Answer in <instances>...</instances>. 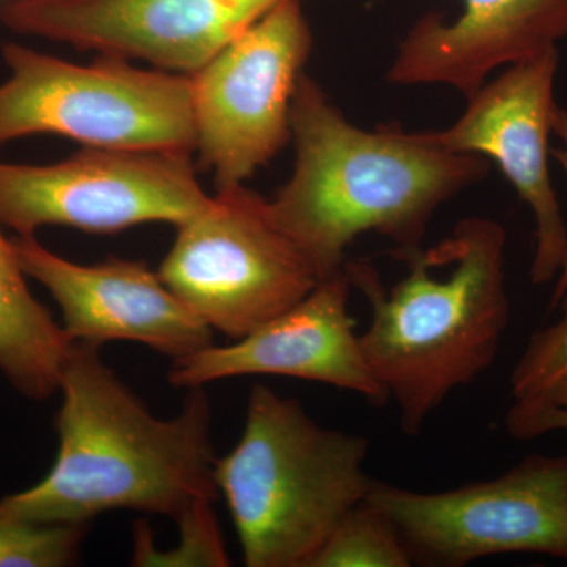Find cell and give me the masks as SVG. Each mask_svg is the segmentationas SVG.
Masks as SVG:
<instances>
[{
  "label": "cell",
  "instance_id": "9c48e42d",
  "mask_svg": "<svg viewBox=\"0 0 567 567\" xmlns=\"http://www.w3.org/2000/svg\"><path fill=\"white\" fill-rule=\"evenodd\" d=\"M208 200L189 153L82 147L44 166L0 162V224L18 237L43 226L89 234L181 226Z\"/></svg>",
  "mask_w": 567,
  "mask_h": 567
},
{
  "label": "cell",
  "instance_id": "6da1fadb",
  "mask_svg": "<svg viewBox=\"0 0 567 567\" xmlns=\"http://www.w3.org/2000/svg\"><path fill=\"white\" fill-rule=\"evenodd\" d=\"M290 128L293 173L268 204L319 281L344 271L347 249L360 235L417 248L435 212L483 182L491 167L484 156L439 147L424 132L350 123L306 73L295 89Z\"/></svg>",
  "mask_w": 567,
  "mask_h": 567
},
{
  "label": "cell",
  "instance_id": "4fadbf2b",
  "mask_svg": "<svg viewBox=\"0 0 567 567\" xmlns=\"http://www.w3.org/2000/svg\"><path fill=\"white\" fill-rule=\"evenodd\" d=\"M346 270L317 284L300 303L260 324L233 346H208L173 361L174 388H204L245 375H279L350 391L375 405L388 402L372 375L349 312Z\"/></svg>",
  "mask_w": 567,
  "mask_h": 567
},
{
  "label": "cell",
  "instance_id": "44dd1931",
  "mask_svg": "<svg viewBox=\"0 0 567 567\" xmlns=\"http://www.w3.org/2000/svg\"><path fill=\"white\" fill-rule=\"evenodd\" d=\"M554 134L558 137L559 142H561V147L557 148V151L551 152V155L555 156V159L561 166L563 173L566 174L567 177V110L565 107H559L557 115H555L554 123ZM567 292V254L565 262H563L561 270L557 276V279L554 281V292H551L550 300V311L555 305L558 303L559 298L563 297Z\"/></svg>",
  "mask_w": 567,
  "mask_h": 567
},
{
  "label": "cell",
  "instance_id": "ba28073f",
  "mask_svg": "<svg viewBox=\"0 0 567 567\" xmlns=\"http://www.w3.org/2000/svg\"><path fill=\"white\" fill-rule=\"evenodd\" d=\"M312 43L303 0H281L189 74L196 152L216 189L245 185L292 141L295 89Z\"/></svg>",
  "mask_w": 567,
  "mask_h": 567
},
{
  "label": "cell",
  "instance_id": "2e32d148",
  "mask_svg": "<svg viewBox=\"0 0 567 567\" xmlns=\"http://www.w3.org/2000/svg\"><path fill=\"white\" fill-rule=\"evenodd\" d=\"M401 532L382 509L364 499L353 507L317 551L309 567H410Z\"/></svg>",
  "mask_w": 567,
  "mask_h": 567
},
{
  "label": "cell",
  "instance_id": "7402d4cb",
  "mask_svg": "<svg viewBox=\"0 0 567 567\" xmlns=\"http://www.w3.org/2000/svg\"><path fill=\"white\" fill-rule=\"evenodd\" d=\"M520 401H539L546 404L561 406L567 410V375L559 379L554 386L548 388L546 393L536 395V398L520 399Z\"/></svg>",
  "mask_w": 567,
  "mask_h": 567
},
{
  "label": "cell",
  "instance_id": "5bb4252c",
  "mask_svg": "<svg viewBox=\"0 0 567 567\" xmlns=\"http://www.w3.org/2000/svg\"><path fill=\"white\" fill-rule=\"evenodd\" d=\"M566 37L567 0H462L456 20L427 13L406 31L386 81L446 85L470 99L492 71L535 59Z\"/></svg>",
  "mask_w": 567,
  "mask_h": 567
},
{
  "label": "cell",
  "instance_id": "603a6c76",
  "mask_svg": "<svg viewBox=\"0 0 567 567\" xmlns=\"http://www.w3.org/2000/svg\"><path fill=\"white\" fill-rule=\"evenodd\" d=\"M3 2H6V0H0V6H2Z\"/></svg>",
  "mask_w": 567,
  "mask_h": 567
},
{
  "label": "cell",
  "instance_id": "ffe728a7",
  "mask_svg": "<svg viewBox=\"0 0 567 567\" xmlns=\"http://www.w3.org/2000/svg\"><path fill=\"white\" fill-rule=\"evenodd\" d=\"M507 434L532 440L550 432H567V410L539 401H514L506 412Z\"/></svg>",
  "mask_w": 567,
  "mask_h": 567
},
{
  "label": "cell",
  "instance_id": "ac0fdd59",
  "mask_svg": "<svg viewBox=\"0 0 567 567\" xmlns=\"http://www.w3.org/2000/svg\"><path fill=\"white\" fill-rule=\"evenodd\" d=\"M551 311H558V319L529 338L511 375L514 401L546 393L567 375V292Z\"/></svg>",
  "mask_w": 567,
  "mask_h": 567
},
{
  "label": "cell",
  "instance_id": "e0dca14e",
  "mask_svg": "<svg viewBox=\"0 0 567 567\" xmlns=\"http://www.w3.org/2000/svg\"><path fill=\"white\" fill-rule=\"evenodd\" d=\"M89 525L37 524L0 506V567H63L80 555Z\"/></svg>",
  "mask_w": 567,
  "mask_h": 567
},
{
  "label": "cell",
  "instance_id": "7a4b0ae2",
  "mask_svg": "<svg viewBox=\"0 0 567 567\" xmlns=\"http://www.w3.org/2000/svg\"><path fill=\"white\" fill-rule=\"evenodd\" d=\"M59 451L35 486L0 499L37 524L91 525L111 511L178 520L219 494L210 440L212 406L188 390L178 415L159 420L104 363L100 347L73 342L59 383Z\"/></svg>",
  "mask_w": 567,
  "mask_h": 567
},
{
  "label": "cell",
  "instance_id": "52a82bcc",
  "mask_svg": "<svg viewBox=\"0 0 567 567\" xmlns=\"http://www.w3.org/2000/svg\"><path fill=\"white\" fill-rule=\"evenodd\" d=\"M365 499L394 522L413 565L461 567L502 554L567 563V454H532L494 480L443 492L374 481Z\"/></svg>",
  "mask_w": 567,
  "mask_h": 567
},
{
  "label": "cell",
  "instance_id": "9a60e30c",
  "mask_svg": "<svg viewBox=\"0 0 567 567\" xmlns=\"http://www.w3.org/2000/svg\"><path fill=\"white\" fill-rule=\"evenodd\" d=\"M0 224V372L25 398L59 391L73 342L25 281L13 240Z\"/></svg>",
  "mask_w": 567,
  "mask_h": 567
},
{
  "label": "cell",
  "instance_id": "7c38bea8",
  "mask_svg": "<svg viewBox=\"0 0 567 567\" xmlns=\"http://www.w3.org/2000/svg\"><path fill=\"white\" fill-rule=\"evenodd\" d=\"M22 271L40 282L62 311L71 342L102 347L132 341L177 361L213 344V330L141 260L81 265L33 237H13Z\"/></svg>",
  "mask_w": 567,
  "mask_h": 567
},
{
  "label": "cell",
  "instance_id": "8992f818",
  "mask_svg": "<svg viewBox=\"0 0 567 567\" xmlns=\"http://www.w3.org/2000/svg\"><path fill=\"white\" fill-rule=\"evenodd\" d=\"M159 278L212 330L244 338L300 303L319 278L248 186L216 189L177 226Z\"/></svg>",
  "mask_w": 567,
  "mask_h": 567
},
{
  "label": "cell",
  "instance_id": "5b68a950",
  "mask_svg": "<svg viewBox=\"0 0 567 567\" xmlns=\"http://www.w3.org/2000/svg\"><path fill=\"white\" fill-rule=\"evenodd\" d=\"M0 54L10 71L0 84V147L58 134L82 147L196 152L189 74L114 55L80 65L14 41Z\"/></svg>",
  "mask_w": 567,
  "mask_h": 567
},
{
  "label": "cell",
  "instance_id": "d6986e66",
  "mask_svg": "<svg viewBox=\"0 0 567 567\" xmlns=\"http://www.w3.org/2000/svg\"><path fill=\"white\" fill-rule=\"evenodd\" d=\"M181 546L169 554H148L133 559L134 566H216L230 565L216 520L213 499L197 503L177 520Z\"/></svg>",
  "mask_w": 567,
  "mask_h": 567
},
{
  "label": "cell",
  "instance_id": "30bf717a",
  "mask_svg": "<svg viewBox=\"0 0 567 567\" xmlns=\"http://www.w3.org/2000/svg\"><path fill=\"white\" fill-rule=\"evenodd\" d=\"M281 0H6L18 35L194 74Z\"/></svg>",
  "mask_w": 567,
  "mask_h": 567
},
{
  "label": "cell",
  "instance_id": "3957f363",
  "mask_svg": "<svg viewBox=\"0 0 567 567\" xmlns=\"http://www.w3.org/2000/svg\"><path fill=\"white\" fill-rule=\"evenodd\" d=\"M506 245L495 219H462L431 248L394 249L406 275L390 290L371 265L347 260L350 286L371 306L365 363L405 435H420L454 391L494 364L511 317Z\"/></svg>",
  "mask_w": 567,
  "mask_h": 567
},
{
  "label": "cell",
  "instance_id": "8fae6325",
  "mask_svg": "<svg viewBox=\"0 0 567 567\" xmlns=\"http://www.w3.org/2000/svg\"><path fill=\"white\" fill-rule=\"evenodd\" d=\"M558 48L507 66L473 93L450 128L424 132L439 147L494 159L536 223L529 279L547 286L557 279L567 254V227L551 185L550 136L559 110L555 81Z\"/></svg>",
  "mask_w": 567,
  "mask_h": 567
},
{
  "label": "cell",
  "instance_id": "277c9868",
  "mask_svg": "<svg viewBox=\"0 0 567 567\" xmlns=\"http://www.w3.org/2000/svg\"><path fill=\"white\" fill-rule=\"evenodd\" d=\"M369 451L368 436L323 427L297 399L254 386L244 434L215 464L245 565L309 567L371 492Z\"/></svg>",
  "mask_w": 567,
  "mask_h": 567
}]
</instances>
